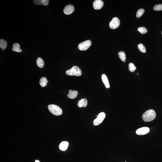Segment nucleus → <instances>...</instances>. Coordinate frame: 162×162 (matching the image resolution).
Here are the masks:
<instances>
[{
    "mask_svg": "<svg viewBox=\"0 0 162 162\" xmlns=\"http://www.w3.org/2000/svg\"><path fill=\"white\" fill-rule=\"evenodd\" d=\"M156 115L154 110L150 109L146 111L143 114L142 118L145 122H151L155 119Z\"/></svg>",
    "mask_w": 162,
    "mask_h": 162,
    "instance_id": "obj_1",
    "label": "nucleus"
},
{
    "mask_svg": "<svg viewBox=\"0 0 162 162\" xmlns=\"http://www.w3.org/2000/svg\"><path fill=\"white\" fill-rule=\"evenodd\" d=\"M48 108L50 112L54 115L58 116L62 115V110L61 108L57 105L51 104L48 105Z\"/></svg>",
    "mask_w": 162,
    "mask_h": 162,
    "instance_id": "obj_2",
    "label": "nucleus"
},
{
    "mask_svg": "<svg viewBox=\"0 0 162 162\" xmlns=\"http://www.w3.org/2000/svg\"><path fill=\"white\" fill-rule=\"evenodd\" d=\"M66 74L69 76H80L82 75V71L80 68L75 66L66 71Z\"/></svg>",
    "mask_w": 162,
    "mask_h": 162,
    "instance_id": "obj_3",
    "label": "nucleus"
},
{
    "mask_svg": "<svg viewBox=\"0 0 162 162\" xmlns=\"http://www.w3.org/2000/svg\"><path fill=\"white\" fill-rule=\"evenodd\" d=\"M91 41L87 40L80 43L78 45V48L81 51H86L91 46Z\"/></svg>",
    "mask_w": 162,
    "mask_h": 162,
    "instance_id": "obj_4",
    "label": "nucleus"
},
{
    "mask_svg": "<svg viewBox=\"0 0 162 162\" xmlns=\"http://www.w3.org/2000/svg\"><path fill=\"white\" fill-rule=\"evenodd\" d=\"M106 117V115L105 113L101 112L98 115L97 118L95 119L93 121V125L95 126L100 125Z\"/></svg>",
    "mask_w": 162,
    "mask_h": 162,
    "instance_id": "obj_5",
    "label": "nucleus"
},
{
    "mask_svg": "<svg viewBox=\"0 0 162 162\" xmlns=\"http://www.w3.org/2000/svg\"><path fill=\"white\" fill-rule=\"evenodd\" d=\"M120 24V20L116 17H114L109 23V27L112 29H115L118 27Z\"/></svg>",
    "mask_w": 162,
    "mask_h": 162,
    "instance_id": "obj_6",
    "label": "nucleus"
},
{
    "mask_svg": "<svg viewBox=\"0 0 162 162\" xmlns=\"http://www.w3.org/2000/svg\"><path fill=\"white\" fill-rule=\"evenodd\" d=\"M75 11V8L73 5L70 4L66 6L64 8L63 12L66 15L71 14Z\"/></svg>",
    "mask_w": 162,
    "mask_h": 162,
    "instance_id": "obj_7",
    "label": "nucleus"
},
{
    "mask_svg": "<svg viewBox=\"0 0 162 162\" xmlns=\"http://www.w3.org/2000/svg\"><path fill=\"white\" fill-rule=\"evenodd\" d=\"M93 7L95 10L101 9L103 6L104 2L101 0H95L93 3Z\"/></svg>",
    "mask_w": 162,
    "mask_h": 162,
    "instance_id": "obj_8",
    "label": "nucleus"
},
{
    "mask_svg": "<svg viewBox=\"0 0 162 162\" xmlns=\"http://www.w3.org/2000/svg\"><path fill=\"white\" fill-rule=\"evenodd\" d=\"M149 129L147 127H144L138 129L136 131V133L139 135H144L149 132Z\"/></svg>",
    "mask_w": 162,
    "mask_h": 162,
    "instance_id": "obj_9",
    "label": "nucleus"
},
{
    "mask_svg": "<svg viewBox=\"0 0 162 162\" xmlns=\"http://www.w3.org/2000/svg\"><path fill=\"white\" fill-rule=\"evenodd\" d=\"M78 93L77 91L70 90L68 94L67 95L68 97L69 98L73 99L77 97Z\"/></svg>",
    "mask_w": 162,
    "mask_h": 162,
    "instance_id": "obj_10",
    "label": "nucleus"
},
{
    "mask_svg": "<svg viewBox=\"0 0 162 162\" xmlns=\"http://www.w3.org/2000/svg\"><path fill=\"white\" fill-rule=\"evenodd\" d=\"M33 1L35 4L47 6L49 4V0H34Z\"/></svg>",
    "mask_w": 162,
    "mask_h": 162,
    "instance_id": "obj_11",
    "label": "nucleus"
},
{
    "mask_svg": "<svg viewBox=\"0 0 162 162\" xmlns=\"http://www.w3.org/2000/svg\"><path fill=\"white\" fill-rule=\"evenodd\" d=\"M77 105L79 108L86 107L87 105V99L86 98L81 99L78 101Z\"/></svg>",
    "mask_w": 162,
    "mask_h": 162,
    "instance_id": "obj_12",
    "label": "nucleus"
},
{
    "mask_svg": "<svg viewBox=\"0 0 162 162\" xmlns=\"http://www.w3.org/2000/svg\"><path fill=\"white\" fill-rule=\"evenodd\" d=\"M69 145L68 142L63 141L59 145V148L60 150L65 151L67 149Z\"/></svg>",
    "mask_w": 162,
    "mask_h": 162,
    "instance_id": "obj_13",
    "label": "nucleus"
},
{
    "mask_svg": "<svg viewBox=\"0 0 162 162\" xmlns=\"http://www.w3.org/2000/svg\"><path fill=\"white\" fill-rule=\"evenodd\" d=\"M12 46H13L12 48V51L18 53L22 52V50L20 48V46L18 43H14L12 45Z\"/></svg>",
    "mask_w": 162,
    "mask_h": 162,
    "instance_id": "obj_14",
    "label": "nucleus"
},
{
    "mask_svg": "<svg viewBox=\"0 0 162 162\" xmlns=\"http://www.w3.org/2000/svg\"><path fill=\"white\" fill-rule=\"evenodd\" d=\"M101 79L107 88H109L110 87V85H109L108 80V77L106 75L103 74L101 75Z\"/></svg>",
    "mask_w": 162,
    "mask_h": 162,
    "instance_id": "obj_15",
    "label": "nucleus"
},
{
    "mask_svg": "<svg viewBox=\"0 0 162 162\" xmlns=\"http://www.w3.org/2000/svg\"><path fill=\"white\" fill-rule=\"evenodd\" d=\"M36 63L37 66L40 68H42L45 65L44 61L41 57H38L37 59Z\"/></svg>",
    "mask_w": 162,
    "mask_h": 162,
    "instance_id": "obj_16",
    "label": "nucleus"
},
{
    "mask_svg": "<svg viewBox=\"0 0 162 162\" xmlns=\"http://www.w3.org/2000/svg\"><path fill=\"white\" fill-rule=\"evenodd\" d=\"M48 82L46 77H42L40 79V85L42 87H44L47 85V83Z\"/></svg>",
    "mask_w": 162,
    "mask_h": 162,
    "instance_id": "obj_17",
    "label": "nucleus"
},
{
    "mask_svg": "<svg viewBox=\"0 0 162 162\" xmlns=\"http://www.w3.org/2000/svg\"><path fill=\"white\" fill-rule=\"evenodd\" d=\"M7 41L4 39L0 40V48L2 49H5L7 48Z\"/></svg>",
    "mask_w": 162,
    "mask_h": 162,
    "instance_id": "obj_18",
    "label": "nucleus"
},
{
    "mask_svg": "<svg viewBox=\"0 0 162 162\" xmlns=\"http://www.w3.org/2000/svg\"><path fill=\"white\" fill-rule=\"evenodd\" d=\"M119 57L122 61L125 62L126 61V57L125 52L123 51L119 52L118 53Z\"/></svg>",
    "mask_w": 162,
    "mask_h": 162,
    "instance_id": "obj_19",
    "label": "nucleus"
},
{
    "mask_svg": "<svg viewBox=\"0 0 162 162\" xmlns=\"http://www.w3.org/2000/svg\"><path fill=\"white\" fill-rule=\"evenodd\" d=\"M145 10L143 8H140L138 10L136 13V17L138 18H139L144 14Z\"/></svg>",
    "mask_w": 162,
    "mask_h": 162,
    "instance_id": "obj_20",
    "label": "nucleus"
},
{
    "mask_svg": "<svg viewBox=\"0 0 162 162\" xmlns=\"http://www.w3.org/2000/svg\"><path fill=\"white\" fill-rule=\"evenodd\" d=\"M138 48L140 52L143 53H145L146 52V48L144 45L141 43L139 44L138 46Z\"/></svg>",
    "mask_w": 162,
    "mask_h": 162,
    "instance_id": "obj_21",
    "label": "nucleus"
},
{
    "mask_svg": "<svg viewBox=\"0 0 162 162\" xmlns=\"http://www.w3.org/2000/svg\"><path fill=\"white\" fill-rule=\"evenodd\" d=\"M136 67L135 65L132 63H130L129 65V69L131 72H132L135 71L136 69Z\"/></svg>",
    "mask_w": 162,
    "mask_h": 162,
    "instance_id": "obj_22",
    "label": "nucleus"
},
{
    "mask_svg": "<svg viewBox=\"0 0 162 162\" xmlns=\"http://www.w3.org/2000/svg\"><path fill=\"white\" fill-rule=\"evenodd\" d=\"M138 31L142 34H145L147 32V30L145 27H141L138 29Z\"/></svg>",
    "mask_w": 162,
    "mask_h": 162,
    "instance_id": "obj_23",
    "label": "nucleus"
},
{
    "mask_svg": "<svg viewBox=\"0 0 162 162\" xmlns=\"http://www.w3.org/2000/svg\"><path fill=\"white\" fill-rule=\"evenodd\" d=\"M153 9L155 11H162V4H159L154 6Z\"/></svg>",
    "mask_w": 162,
    "mask_h": 162,
    "instance_id": "obj_24",
    "label": "nucleus"
},
{
    "mask_svg": "<svg viewBox=\"0 0 162 162\" xmlns=\"http://www.w3.org/2000/svg\"><path fill=\"white\" fill-rule=\"evenodd\" d=\"M35 162H40L39 160H36Z\"/></svg>",
    "mask_w": 162,
    "mask_h": 162,
    "instance_id": "obj_25",
    "label": "nucleus"
},
{
    "mask_svg": "<svg viewBox=\"0 0 162 162\" xmlns=\"http://www.w3.org/2000/svg\"><path fill=\"white\" fill-rule=\"evenodd\" d=\"M2 51H4V50L2 49Z\"/></svg>",
    "mask_w": 162,
    "mask_h": 162,
    "instance_id": "obj_26",
    "label": "nucleus"
},
{
    "mask_svg": "<svg viewBox=\"0 0 162 162\" xmlns=\"http://www.w3.org/2000/svg\"></svg>",
    "mask_w": 162,
    "mask_h": 162,
    "instance_id": "obj_27",
    "label": "nucleus"
}]
</instances>
